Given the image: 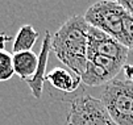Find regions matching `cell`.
Wrapping results in <instances>:
<instances>
[{
	"label": "cell",
	"instance_id": "9c48e42d",
	"mask_svg": "<svg viewBox=\"0 0 133 125\" xmlns=\"http://www.w3.org/2000/svg\"><path fill=\"white\" fill-rule=\"evenodd\" d=\"M37 38H38V32L30 24L23 25L18 29L16 37H15V41H13V46H12L13 54L15 53H21V51H30Z\"/></svg>",
	"mask_w": 133,
	"mask_h": 125
},
{
	"label": "cell",
	"instance_id": "ba28073f",
	"mask_svg": "<svg viewBox=\"0 0 133 125\" xmlns=\"http://www.w3.org/2000/svg\"><path fill=\"white\" fill-rule=\"evenodd\" d=\"M38 66V55L30 51H21L13 54V68L15 74L18 75L23 80L30 79L37 71Z\"/></svg>",
	"mask_w": 133,
	"mask_h": 125
},
{
	"label": "cell",
	"instance_id": "5b68a950",
	"mask_svg": "<svg viewBox=\"0 0 133 125\" xmlns=\"http://www.w3.org/2000/svg\"><path fill=\"white\" fill-rule=\"evenodd\" d=\"M124 15V8L116 0H100L86 11L84 19L91 26L120 41Z\"/></svg>",
	"mask_w": 133,
	"mask_h": 125
},
{
	"label": "cell",
	"instance_id": "8992f818",
	"mask_svg": "<svg viewBox=\"0 0 133 125\" xmlns=\"http://www.w3.org/2000/svg\"><path fill=\"white\" fill-rule=\"evenodd\" d=\"M50 51H51V34H50L49 30H46L44 41H42V46H41V51H40V55H38L37 71L30 79L26 80L34 99H40L41 95H42L44 83L46 80V65H48Z\"/></svg>",
	"mask_w": 133,
	"mask_h": 125
},
{
	"label": "cell",
	"instance_id": "8fae6325",
	"mask_svg": "<svg viewBox=\"0 0 133 125\" xmlns=\"http://www.w3.org/2000/svg\"><path fill=\"white\" fill-rule=\"evenodd\" d=\"M120 42L129 50H133V15L125 12L123 25H121V38Z\"/></svg>",
	"mask_w": 133,
	"mask_h": 125
},
{
	"label": "cell",
	"instance_id": "7a4b0ae2",
	"mask_svg": "<svg viewBox=\"0 0 133 125\" xmlns=\"http://www.w3.org/2000/svg\"><path fill=\"white\" fill-rule=\"evenodd\" d=\"M88 26L84 16L75 15L51 36V51L78 77L83 75L87 66Z\"/></svg>",
	"mask_w": 133,
	"mask_h": 125
},
{
	"label": "cell",
	"instance_id": "7c38bea8",
	"mask_svg": "<svg viewBox=\"0 0 133 125\" xmlns=\"http://www.w3.org/2000/svg\"><path fill=\"white\" fill-rule=\"evenodd\" d=\"M116 2L124 8L125 12L133 15V0H116Z\"/></svg>",
	"mask_w": 133,
	"mask_h": 125
},
{
	"label": "cell",
	"instance_id": "6da1fadb",
	"mask_svg": "<svg viewBox=\"0 0 133 125\" xmlns=\"http://www.w3.org/2000/svg\"><path fill=\"white\" fill-rule=\"evenodd\" d=\"M90 25V24H88ZM129 49L107 33L88 26V53L86 71L81 77L88 87L105 86L124 68Z\"/></svg>",
	"mask_w": 133,
	"mask_h": 125
},
{
	"label": "cell",
	"instance_id": "3957f363",
	"mask_svg": "<svg viewBox=\"0 0 133 125\" xmlns=\"http://www.w3.org/2000/svg\"><path fill=\"white\" fill-rule=\"evenodd\" d=\"M100 100L117 125H133L132 79H112L103 87Z\"/></svg>",
	"mask_w": 133,
	"mask_h": 125
},
{
	"label": "cell",
	"instance_id": "30bf717a",
	"mask_svg": "<svg viewBox=\"0 0 133 125\" xmlns=\"http://www.w3.org/2000/svg\"><path fill=\"white\" fill-rule=\"evenodd\" d=\"M13 54L0 47V82L9 80L13 77Z\"/></svg>",
	"mask_w": 133,
	"mask_h": 125
},
{
	"label": "cell",
	"instance_id": "52a82bcc",
	"mask_svg": "<svg viewBox=\"0 0 133 125\" xmlns=\"http://www.w3.org/2000/svg\"><path fill=\"white\" fill-rule=\"evenodd\" d=\"M46 80L54 88H57V90H59L62 92H66V94L77 91L79 87V83L82 82L81 77L78 75L74 77L71 73H69L66 68H62V67L53 68L46 75Z\"/></svg>",
	"mask_w": 133,
	"mask_h": 125
},
{
	"label": "cell",
	"instance_id": "277c9868",
	"mask_svg": "<svg viewBox=\"0 0 133 125\" xmlns=\"http://www.w3.org/2000/svg\"><path fill=\"white\" fill-rule=\"evenodd\" d=\"M66 125H117L100 99L92 95H79L71 99Z\"/></svg>",
	"mask_w": 133,
	"mask_h": 125
}]
</instances>
